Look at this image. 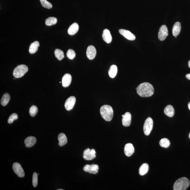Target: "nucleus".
<instances>
[{
  "label": "nucleus",
  "instance_id": "nucleus-1",
  "mask_svg": "<svg viewBox=\"0 0 190 190\" xmlns=\"http://www.w3.org/2000/svg\"><path fill=\"white\" fill-rule=\"evenodd\" d=\"M137 93L142 97L151 96L154 93V88L153 85L148 82L141 83L136 88Z\"/></svg>",
  "mask_w": 190,
  "mask_h": 190
},
{
  "label": "nucleus",
  "instance_id": "nucleus-2",
  "mask_svg": "<svg viewBox=\"0 0 190 190\" xmlns=\"http://www.w3.org/2000/svg\"><path fill=\"white\" fill-rule=\"evenodd\" d=\"M100 113L103 118L107 121H110L112 119L113 111L111 106L108 105L102 106L100 108Z\"/></svg>",
  "mask_w": 190,
  "mask_h": 190
},
{
  "label": "nucleus",
  "instance_id": "nucleus-3",
  "mask_svg": "<svg viewBox=\"0 0 190 190\" xmlns=\"http://www.w3.org/2000/svg\"><path fill=\"white\" fill-rule=\"evenodd\" d=\"M190 182L189 179L185 177L179 178L175 182L173 186L174 190H185L189 187Z\"/></svg>",
  "mask_w": 190,
  "mask_h": 190
},
{
  "label": "nucleus",
  "instance_id": "nucleus-4",
  "mask_svg": "<svg viewBox=\"0 0 190 190\" xmlns=\"http://www.w3.org/2000/svg\"><path fill=\"white\" fill-rule=\"evenodd\" d=\"M28 70V68L24 64L18 65L14 68L13 74L14 77L18 78L24 76Z\"/></svg>",
  "mask_w": 190,
  "mask_h": 190
},
{
  "label": "nucleus",
  "instance_id": "nucleus-5",
  "mask_svg": "<svg viewBox=\"0 0 190 190\" xmlns=\"http://www.w3.org/2000/svg\"><path fill=\"white\" fill-rule=\"evenodd\" d=\"M153 126V121L151 117H148L144 122L143 131L145 135H148L152 130Z\"/></svg>",
  "mask_w": 190,
  "mask_h": 190
},
{
  "label": "nucleus",
  "instance_id": "nucleus-6",
  "mask_svg": "<svg viewBox=\"0 0 190 190\" xmlns=\"http://www.w3.org/2000/svg\"><path fill=\"white\" fill-rule=\"evenodd\" d=\"M12 168L14 173L20 178H23L25 176L24 170L20 163L16 162L13 164Z\"/></svg>",
  "mask_w": 190,
  "mask_h": 190
},
{
  "label": "nucleus",
  "instance_id": "nucleus-7",
  "mask_svg": "<svg viewBox=\"0 0 190 190\" xmlns=\"http://www.w3.org/2000/svg\"><path fill=\"white\" fill-rule=\"evenodd\" d=\"M96 152L94 149H87L84 151L83 158L85 160H91L95 158L96 157Z\"/></svg>",
  "mask_w": 190,
  "mask_h": 190
},
{
  "label": "nucleus",
  "instance_id": "nucleus-8",
  "mask_svg": "<svg viewBox=\"0 0 190 190\" xmlns=\"http://www.w3.org/2000/svg\"><path fill=\"white\" fill-rule=\"evenodd\" d=\"M168 35V32L166 25L160 26L158 33V37L160 41H163L165 39Z\"/></svg>",
  "mask_w": 190,
  "mask_h": 190
},
{
  "label": "nucleus",
  "instance_id": "nucleus-9",
  "mask_svg": "<svg viewBox=\"0 0 190 190\" xmlns=\"http://www.w3.org/2000/svg\"><path fill=\"white\" fill-rule=\"evenodd\" d=\"M98 166L95 164H86L83 168V170L85 172L95 174L98 173Z\"/></svg>",
  "mask_w": 190,
  "mask_h": 190
},
{
  "label": "nucleus",
  "instance_id": "nucleus-10",
  "mask_svg": "<svg viewBox=\"0 0 190 190\" xmlns=\"http://www.w3.org/2000/svg\"><path fill=\"white\" fill-rule=\"evenodd\" d=\"M76 102V98L74 97L71 96L66 100L64 104V107L67 111H70L73 108Z\"/></svg>",
  "mask_w": 190,
  "mask_h": 190
},
{
  "label": "nucleus",
  "instance_id": "nucleus-11",
  "mask_svg": "<svg viewBox=\"0 0 190 190\" xmlns=\"http://www.w3.org/2000/svg\"><path fill=\"white\" fill-rule=\"evenodd\" d=\"M119 32L120 34L129 40L133 41L135 39V35L129 30L120 29H119Z\"/></svg>",
  "mask_w": 190,
  "mask_h": 190
},
{
  "label": "nucleus",
  "instance_id": "nucleus-12",
  "mask_svg": "<svg viewBox=\"0 0 190 190\" xmlns=\"http://www.w3.org/2000/svg\"><path fill=\"white\" fill-rule=\"evenodd\" d=\"M122 124L124 126L128 127L130 126L131 121V115L129 112H127L124 115L122 116Z\"/></svg>",
  "mask_w": 190,
  "mask_h": 190
},
{
  "label": "nucleus",
  "instance_id": "nucleus-13",
  "mask_svg": "<svg viewBox=\"0 0 190 190\" xmlns=\"http://www.w3.org/2000/svg\"><path fill=\"white\" fill-rule=\"evenodd\" d=\"M96 50L95 47L92 45H90L88 47L87 49L86 55L89 59H93L96 55Z\"/></svg>",
  "mask_w": 190,
  "mask_h": 190
},
{
  "label": "nucleus",
  "instance_id": "nucleus-14",
  "mask_svg": "<svg viewBox=\"0 0 190 190\" xmlns=\"http://www.w3.org/2000/svg\"><path fill=\"white\" fill-rule=\"evenodd\" d=\"M124 151L125 154L127 156L130 157L134 153L135 149L133 145L129 143L125 146Z\"/></svg>",
  "mask_w": 190,
  "mask_h": 190
},
{
  "label": "nucleus",
  "instance_id": "nucleus-15",
  "mask_svg": "<svg viewBox=\"0 0 190 190\" xmlns=\"http://www.w3.org/2000/svg\"><path fill=\"white\" fill-rule=\"evenodd\" d=\"M72 77L70 74H66L63 76L62 78V86L64 87H67L70 86L71 83Z\"/></svg>",
  "mask_w": 190,
  "mask_h": 190
},
{
  "label": "nucleus",
  "instance_id": "nucleus-16",
  "mask_svg": "<svg viewBox=\"0 0 190 190\" xmlns=\"http://www.w3.org/2000/svg\"><path fill=\"white\" fill-rule=\"evenodd\" d=\"M102 37L105 42L107 43H110L112 41V37L109 30L105 29L103 31Z\"/></svg>",
  "mask_w": 190,
  "mask_h": 190
},
{
  "label": "nucleus",
  "instance_id": "nucleus-17",
  "mask_svg": "<svg viewBox=\"0 0 190 190\" xmlns=\"http://www.w3.org/2000/svg\"><path fill=\"white\" fill-rule=\"evenodd\" d=\"M36 138L34 137H28L25 140V145L27 148H30L35 145L36 142Z\"/></svg>",
  "mask_w": 190,
  "mask_h": 190
},
{
  "label": "nucleus",
  "instance_id": "nucleus-18",
  "mask_svg": "<svg viewBox=\"0 0 190 190\" xmlns=\"http://www.w3.org/2000/svg\"><path fill=\"white\" fill-rule=\"evenodd\" d=\"M79 29V25L77 23H74L69 27L68 32L69 35H73L75 34L78 31Z\"/></svg>",
  "mask_w": 190,
  "mask_h": 190
},
{
  "label": "nucleus",
  "instance_id": "nucleus-19",
  "mask_svg": "<svg viewBox=\"0 0 190 190\" xmlns=\"http://www.w3.org/2000/svg\"><path fill=\"white\" fill-rule=\"evenodd\" d=\"M164 113L166 115L169 117H173L175 113L174 109L173 106L168 105L165 108Z\"/></svg>",
  "mask_w": 190,
  "mask_h": 190
},
{
  "label": "nucleus",
  "instance_id": "nucleus-20",
  "mask_svg": "<svg viewBox=\"0 0 190 190\" xmlns=\"http://www.w3.org/2000/svg\"><path fill=\"white\" fill-rule=\"evenodd\" d=\"M181 30V25L180 23L179 22H176L174 25L173 30H172V34H173V36H177L180 33Z\"/></svg>",
  "mask_w": 190,
  "mask_h": 190
},
{
  "label": "nucleus",
  "instance_id": "nucleus-21",
  "mask_svg": "<svg viewBox=\"0 0 190 190\" xmlns=\"http://www.w3.org/2000/svg\"><path fill=\"white\" fill-rule=\"evenodd\" d=\"M59 141V145L60 147H62L65 145L67 142V139L65 135L63 133H60L58 136Z\"/></svg>",
  "mask_w": 190,
  "mask_h": 190
},
{
  "label": "nucleus",
  "instance_id": "nucleus-22",
  "mask_svg": "<svg viewBox=\"0 0 190 190\" xmlns=\"http://www.w3.org/2000/svg\"><path fill=\"white\" fill-rule=\"evenodd\" d=\"M39 46V43L37 41H35L31 44L29 47V52L30 54H34L38 51V47Z\"/></svg>",
  "mask_w": 190,
  "mask_h": 190
},
{
  "label": "nucleus",
  "instance_id": "nucleus-23",
  "mask_svg": "<svg viewBox=\"0 0 190 190\" xmlns=\"http://www.w3.org/2000/svg\"><path fill=\"white\" fill-rule=\"evenodd\" d=\"M118 69L117 66L112 65L110 67L108 71V74L110 78H113L117 74Z\"/></svg>",
  "mask_w": 190,
  "mask_h": 190
},
{
  "label": "nucleus",
  "instance_id": "nucleus-24",
  "mask_svg": "<svg viewBox=\"0 0 190 190\" xmlns=\"http://www.w3.org/2000/svg\"><path fill=\"white\" fill-rule=\"evenodd\" d=\"M10 100V96L8 93H5L3 95L1 100V105L5 107L8 104Z\"/></svg>",
  "mask_w": 190,
  "mask_h": 190
},
{
  "label": "nucleus",
  "instance_id": "nucleus-25",
  "mask_svg": "<svg viewBox=\"0 0 190 190\" xmlns=\"http://www.w3.org/2000/svg\"><path fill=\"white\" fill-rule=\"evenodd\" d=\"M149 166L147 163H144L141 166L139 169V174L141 176H143L148 173Z\"/></svg>",
  "mask_w": 190,
  "mask_h": 190
},
{
  "label": "nucleus",
  "instance_id": "nucleus-26",
  "mask_svg": "<svg viewBox=\"0 0 190 190\" xmlns=\"http://www.w3.org/2000/svg\"><path fill=\"white\" fill-rule=\"evenodd\" d=\"M57 22V19L54 17H49L45 20V24L47 26H51L56 24Z\"/></svg>",
  "mask_w": 190,
  "mask_h": 190
},
{
  "label": "nucleus",
  "instance_id": "nucleus-27",
  "mask_svg": "<svg viewBox=\"0 0 190 190\" xmlns=\"http://www.w3.org/2000/svg\"><path fill=\"white\" fill-rule=\"evenodd\" d=\"M56 58L59 60H61L64 58V54L63 51L62 50L58 49H56L54 52Z\"/></svg>",
  "mask_w": 190,
  "mask_h": 190
},
{
  "label": "nucleus",
  "instance_id": "nucleus-28",
  "mask_svg": "<svg viewBox=\"0 0 190 190\" xmlns=\"http://www.w3.org/2000/svg\"><path fill=\"white\" fill-rule=\"evenodd\" d=\"M160 145L163 148H166L169 147L170 145V141L166 138H164L160 140Z\"/></svg>",
  "mask_w": 190,
  "mask_h": 190
},
{
  "label": "nucleus",
  "instance_id": "nucleus-29",
  "mask_svg": "<svg viewBox=\"0 0 190 190\" xmlns=\"http://www.w3.org/2000/svg\"><path fill=\"white\" fill-rule=\"evenodd\" d=\"M38 111V108L36 106L33 105L32 106L29 110V114L32 117H34L36 115Z\"/></svg>",
  "mask_w": 190,
  "mask_h": 190
},
{
  "label": "nucleus",
  "instance_id": "nucleus-30",
  "mask_svg": "<svg viewBox=\"0 0 190 190\" xmlns=\"http://www.w3.org/2000/svg\"><path fill=\"white\" fill-rule=\"evenodd\" d=\"M41 5L44 8L50 9L52 8V4L47 0H40Z\"/></svg>",
  "mask_w": 190,
  "mask_h": 190
},
{
  "label": "nucleus",
  "instance_id": "nucleus-31",
  "mask_svg": "<svg viewBox=\"0 0 190 190\" xmlns=\"http://www.w3.org/2000/svg\"><path fill=\"white\" fill-rule=\"evenodd\" d=\"M76 54L74 50L70 49L68 51L67 56L68 58L70 60H73L76 57Z\"/></svg>",
  "mask_w": 190,
  "mask_h": 190
},
{
  "label": "nucleus",
  "instance_id": "nucleus-32",
  "mask_svg": "<svg viewBox=\"0 0 190 190\" xmlns=\"http://www.w3.org/2000/svg\"><path fill=\"white\" fill-rule=\"evenodd\" d=\"M32 185L34 187L37 186L38 184V174L36 172L33 173L32 176Z\"/></svg>",
  "mask_w": 190,
  "mask_h": 190
},
{
  "label": "nucleus",
  "instance_id": "nucleus-33",
  "mask_svg": "<svg viewBox=\"0 0 190 190\" xmlns=\"http://www.w3.org/2000/svg\"><path fill=\"white\" fill-rule=\"evenodd\" d=\"M18 118L17 114L16 113H14L10 116L8 120V123L9 124H11L14 122V120H16Z\"/></svg>",
  "mask_w": 190,
  "mask_h": 190
},
{
  "label": "nucleus",
  "instance_id": "nucleus-34",
  "mask_svg": "<svg viewBox=\"0 0 190 190\" xmlns=\"http://www.w3.org/2000/svg\"><path fill=\"white\" fill-rule=\"evenodd\" d=\"M185 77H186L187 79L190 80V74H186V76H185Z\"/></svg>",
  "mask_w": 190,
  "mask_h": 190
},
{
  "label": "nucleus",
  "instance_id": "nucleus-35",
  "mask_svg": "<svg viewBox=\"0 0 190 190\" xmlns=\"http://www.w3.org/2000/svg\"><path fill=\"white\" fill-rule=\"evenodd\" d=\"M188 108H189V110H190V102L189 103H188Z\"/></svg>",
  "mask_w": 190,
  "mask_h": 190
},
{
  "label": "nucleus",
  "instance_id": "nucleus-36",
  "mask_svg": "<svg viewBox=\"0 0 190 190\" xmlns=\"http://www.w3.org/2000/svg\"><path fill=\"white\" fill-rule=\"evenodd\" d=\"M188 66H189V67L190 68V60H189V62H188Z\"/></svg>",
  "mask_w": 190,
  "mask_h": 190
},
{
  "label": "nucleus",
  "instance_id": "nucleus-37",
  "mask_svg": "<svg viewBox=\"0 0 190 190\" xmlns=\"http://www.w3.org/2000/svg\"><path fill=\"white\" fill-rule=\"evenodd\" d=\"M189 138L190 139V133L189 134Z\"/></svg>",
  "mask_w": 190,
  "mask_h": 190
},
{
  "label": "nucleus",
  "instance_id": "nucleus-38",
  "mask_svg": "<svg viewBox=\"0 0 190 190\" xmlns=\"http://www.w3.org/2000/svg\"><path fill=\"white\" fill-rule=\"evenodd\" d=\"M57 190H63V189H57Z\"/></svg>",
  "mask_w": 190,
  "mask_h": 190
}]
</instances>
